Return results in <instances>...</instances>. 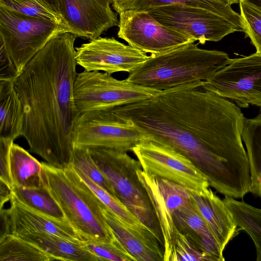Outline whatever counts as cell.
Returning a JSON list of instances; mask_svg holds the SVG:
<instances>
[{"instance_id":"1","label":"cell","mask_w":261,"mask_h":261,"mask_svg":"<svg viewBox=\"0 0 261 261\" xmlns=\"http://www.w3.org/2000/svg\"><path fill=\"white\" fill-rule=\"evenodd\" d=\"M77 37L68 32L51 39L14 82L23 108L21 136L29 150L60 169L72 163L73 131L80 114L73 95Z\"/></svg>"},{"instance_id":"2","label":"cell","mask_w":261,"mask_h":261,"mask_svg":"<svg viewBox=\"0 0 261 261\" xmlns=\"http://www.w3.org/2000/svg\"><path fill=\"white\" fill-rule=\"evenodd\" d=\"M195 81L161 90L152 98L175 122L237 172L249 163L242 143L245 117L231 100Z\"/></svg>"},{"instance_id":"3","label":"cell","mask_w":261,"mask_h":261,"mask_svg":"<svg viewBox=\"0 0 261 261\" xmlns=\"http://www.w3.org/2000/svg\"><path fill=\"white\" fill-rule=\"evenodd\" d=\"M111 111L120 119L132 122L148 137L170 145L187 156L215 189L223 187L231 178V168L172 119L152 98Z\"/></svg>"},{"instance_id":"4","label":"cell","mask_w":261,"mask_h":261,"mask_svg":"<svg viewBox=\"0 0 261 261\" xmlns=\"http://www.w3.org/2000/svg\"><path fill=\"white\" fill-rule=\"evenodd\" d=\"M232 60L225 52L202 49L191 43L151 54L126 80L161 91L195 81H206Z\"/></svg>"},{"instance_id":"5","label":"cell","mask_w":261,"mask_h":261,"mask_svg":"<svg viewBox=\"0 0 261 261\" xmlns=\"http://www.w3.org/2000/svg\"><path fill=\"white\" fill-rule=\"evenodd\" d=\"M44 185L67 221L83 237L98 242L117 239L106 221V205L77 173L72 165L64 169L41 162Z\"/></svg>"},{"instance_id":"6","label":"cell","mask_w":261,"mask_h":261,"mask_svg":"<svg viewBox=\"0 0 261 261\" xmlns=\"http://www.w3.org/2000/svg\"><path fill=\"white\" fill-rule=\"evenodd\" d=\"M98 168L106 177L122 203L164 247L157 219L148 195L140 181L137 171L140 162L125 151L99 147H87Z\"/></svg>"},{"instance_id":"7","label":"cell","mask_w":261,"mask_h":261,"mask_svg":"<svg viewBox=\"0 0 261 261\" xmlns=\"http://www.w3.org/2000/svg\"><path fill=\"white\" fill-rule=\"evenodd\" d=\"M68 32L65 23L26 15L0 6V40L19 73L51 39Z\"/></svg>"},{"instance_id":"8","label":"cell","mask_w":261,"mask_h":261,"mask_svg":"<svg viewBox=\"0 0 261 261\" xmlns=\"http://www.w3.org/2000/svg\"><path fill=\"white\" fill-rule=\"evenodd\" d=\"M160 91L99 71L77 73L73 84L74 101L80 114L146 100Z\"/></svg>"},{"instance_id":"9","label":"cell","mask_w":261,"mask_h":261,"mask_svg":"<svg viewBox=\"0 0 261 261\" xmlns=\"http://www.w3.org/2000/svg\"><path fill=\"white\" fill-rule=\"evenodd\" d=\"M147 137L132 122L120 119L108 109L80 114L74 126L73 142L74 147L127 152Z\"/></svg>"},{"instance_id":"10","label":"cell","mask_w":261,"mask_h":261,"mask_svg":"<svg viewBox=\"0 0 261 261\" xmlns=\"http://www.w3.org/2000/svg\"><path fill=\"white\" fill-rule=\"evenodd\" d=\"M132 151L142 170L195 191L209 187L207 178L185 155L172 147L147 137Z\"/></svg>"},{"instance_id":"11","label":"cell","mask_w":261,"mask_h":261,"mask_svg":"<svg viewBox=\"0 0 261 261\" xmlns=\"http://www.w3.org/2000/svg\"><path fill=\"white\" fill-rule=\"evenodd\" d=\"M205 88L242 108H261V55L232 59L206 81Z\"/></svg>"},{"instance_id":"12","label":"cell","mask_w":261,"mask_h":261,"mask_svg":"<svg viewBox=\"0 0 261 261\" xmlns=\"http://www.w3.org/2000/svg\"><path fill=\"white\" fill-rule=\"evenodd\" d=\"M162 24L189 36L201 44L218 42L227 35L239 31L221 16L204 9L173 4L147 10Z\"/></svg>"},{"instance_id":"13","label":"cell","mask_w":261,"mask_h":261,"mask_svg":"<svg viewBox=\"0 0 261 261\" xmlns=\"http://www.w3.org/2000/svg\"><path fill=\"white\" fill-rule=\"evenodd\" d=\"M118 14V37L146 54H161L196 41L162 24L146 11L127 10Z\"/></svg>"},{"instance_id":"14","label":"cell","mask_w":261,"mask_h":261,"mask_svg":"<svg viewBox=\"0 0 261 261\" xmlns=\"http://www.w3.org/2000/svg\"><path fill=\"white\" fill-rule=\"evenodd\" d=\"M77 65L87 71H102L109 74L130 72L148 58L146 53L113 37L100 36L76 47Z\"/></svg>"},{"instance_id":"15","label":"cell","mask_w":261,"mask_h":261,"mask_svg":"<svg viewBox=\"0 0 261 261\" xmlns=\"http://www.w3.org/2000/svg\"><path fill=\"white\" fill-rule=\"evenodd\" d=\"M9 208L0 210V240L7 235L41 234L81 244L84 237L67 221L51 218L22 204L12 195Z\"/></svg>"},{"instance_id":"16","label":"cell","mask_w":261,"mask_h":261,"mask_svg":"<svg viewBox=\"0 0 261 261\" xmlns=\"http://www.w3.org/2000/svg\"><path fill=\"white\" fill-rule=\"evenodd\" d=\"M157 219L164 243V254L171 247L177 231L173 221L174 212L190 199L189 189L159 177L137 171Z\"/></svg>"},{"instance_id":"17","label":"cell","mask_w":261,"mask_h":261,"mask_svg":"<svg viewBox=\"0 0 261 261\" xmlns=\"http://www.w3.org/2000/svg\"><path fill=\"white\" fill-rule=\"evenodd\" d=\"M112 3V0H59V12L70 32L91 40L118 25Z\"/></svg>"},{"instance_id":"18","label":"cell","mask_w":261,"mask_h":261,"mask_svg":"<svg viewBox=\"0 0 261 261\" xmlns=\"http://www.w3.org/2000/svg\"><path fill=\"white\" fill-rule=\"evenodd\" d=\"M190 200L211 230L223 251L236 234L238 226L223 200L209 187L201 191L189 190Z\"/></svg>"},{"instance_id":"19","label":"cell","mask_w":261,"mask_h":261,"mask_svg":"<svg viewBox=\"0 0 261 261\" xmlns=\"http://www.w3.org/2000/svg\"><path fill=\"white\" fill-rule=\"evenodd\" d=\"M177 229L198 250L215 261H224L223 251L208 226L190 199L173 214Z\"/></svg>"},{"instance_id":"20","label":"cell","mask_w":261,"mask_h":261,"mask_svg":"<svg viewBox=\"0 0 261 261\" xmlns=\"http://www.w3.org/2000/svg\"><path fill=\"white\" fill-rule=\"evenodd\" d=\"M102 212L116 238L136 261L163 260L164 250L152 234L142 233L128 227L106 205Z\"/></svg>"},{"instance_id":"21","label":"cell","mask_w":261,"mask_h":261,"mask_svg":"<svg viewBox=\"0 0 261 261\" xmlns=\"http://www.w3.org/2000/svg\"><path fill=\"white\" fill-rule=\"evenodd\" d=\"M181 4L206 9L226 19L239 31H244L241 16L231 5L219 0H112V6L119 14L127 10L146 11L161 6Z\"/></svg>"},{"instance_id":"22","label":"cell","mask_w":261,"mask_h":261,"mask_svg":"<svg viewBox=\"0 0 261 261\" xmlns=\"http://www.w3.org/2000/svg\"><path fill=\"white\" fill-rule=\"evenodd\" d=\"M24 112L14 82L0 81V138L14 140L22 135Z\"/></svg>"},{"instance_id":"23","label":"cell","mask_w":261,"mask_h":261,"mask_svg":"<svg viewBox=\"0 0 261 261\" xmlns=\"http://www.w3.org/2000/svg\"><path fill=\"white\" fill-rule=\"evenodd\" d=\"M10 171L13 186L24 188L44 186L41 162L15 143L10 150Z\"/></svg>"},{"instance_id":"24","label":"cell","mask_w":261,"mask_h":261,"mask_svg":"<svg viewBox=\"0 0 261 261\" xmlns=\"http://www.w3.org/2000/svg\"><path fill=\"white\" fill-rule=\"evenodd\" d=\"M35 244L52 255L56 260L100 261L81 244L48 234L15 235Z\"/></svg>"},{"instance_id":"25","label":"cell","mask_w":261,"mask_h":261,"mask_svg":"<svg viewBox=\"0 0 261 261\" xmlns=\"http://www.w3.org/2000/svg\"><path fill=\"white\" fill-rule=\"evenodd\" d=\"M242 138L250 166V192L261 198V114L253 118H245Z\"/></svg>"},{"instance_id":"26","label":"cell","mask_w":261,"mask_h":261,"mask_svg":"<svg viewBox=\"0 0 261 261\" xmlns=\"http://www.w3.org/2000/svg\"><path fill=\"white\" fill-rule=\"evenodd\" d=\"M223 200L238 227L245 230L252 239L256 248V260L261 261V208L227 196Z\"/></svg>"},{"instance_id":"27","label":"cell","mask_w":261,"mask_h":261,"mask_svg":"<svg viewBox=\"0 0 261 261\" xmlns=\"http://www.w3.org/2000/svg\"><path fill=\"white\" fill-rule=\"evenodd\" d=\"M41 247L18 236L9 234L0 240V261H53Z\"/></svg>"},{"instance_id":"28","label":"cell","mask_w":261,"mask_h":261,"mask_svg":"<svg viewBox=\"0 0 261 261\" xmlns=\"http://www.w3.org/2000/svg\"><path fill=\"white\" fill-rule=\"evenodd\" d=\"M12 195L25 205L51 218L66 220L59 204L47 188H24L13 186Z\"/></svg>"},{"instance_id":"29","label":"cell","mask_w":261,"mask_h":261,"mask_svg":"<svg viewBox=\"0 0 261 261\" xmlns=\"http://www.w3.org/2000/svg\"><path fill=\"white\" fill-rule=\"evenodd\" d=\"M72 166L77 173L95 194L96 196L122 222L131 228L139 232L152 234L147 228L122 203L94 182L80 169L73 165Z\"/></svg>"},{"instance_id":"30","label":"cell","mask_w":261,"mask_h":261,"mask_svg":"<svg viewBox=\"0 0 261 261\" xmlns=\"http://www.w3.org/2000/svg\"><path fill=\"white\" fill-rule=\"evenodd\" d=\"M0 6L26 15L65 23L44 0H0Z\"/></svg>"},{"instance_id":"31","label":"cell","mask_w":261,"mask_h":261,"mask_svg":"<svg viewBox=\"0 0 261 261\" xmlns=\"http://www.w3.org/2000/svg\"><path fill=\"white\" fill-rule=\"evenodd\" d=\"M72 164L82 170L94 182L116 198L113 187L92 159L87 147H74Z\"/></svg>"},{"instance_id":"32","label":"cell","mask_w":261,"mask_h":261,"mask_svg":"<svg viewBox=\"0 0 261 261\" xmlns=\"http://www.w3.org/2000/svg\"><path fill=\"white\" fill-rule=\"evenodd\" d=\"M83 237L82 246L100 261H136L117 239L111 242H98Z\"/></svg>"},{"instance_id":"33","label":"cell","mask_w":261,"mask_h":261,"mask_svg":"<svg viewBox=\"0 0 261 261\" xmlns=\"http://www.w3.org/2000/svg\"><path fill=\"white\" fill-rule=\"evenodd\" d=\"M164 261L212 260L205 253L196 248L178 230L169 250L164 254Z\"/></svg>"},{"instance_id":"34","label":"cell","mask_w":261,"mask_h":261,"mask_svg":"<svg viewBox=\"0 0 261 261\" xmlns=\"http://www.w3.org/2000/svg\"><path fill=\"white\" fill-rule=\"evenodd\" d=\"M240 15L243 20L244 32L261 55V8L245 1H239Z\"/></svg>"},{"instance_id":"35","label":"cell","mask_w":261,"mask_h":261,"mask_svg":"<svg viewBox=\"0 0 261 261\" xmlns=\"http://www.w3.org/2000/svg\"><path fill=\"white\" fill-rule=\"evenodd\" d=\"M14 140L0 138V180L11 190L13 183L10 171V150Z\"/></svg>"},{"instance_id":"36","label":"cell","mask_w":261,"mask_h":261,"mask_svg":"<svg viewBox=\"0 0 261 261\" xmlns=\"http://www.w3.org/2000/svg\"><path fill=\"white\" fill-rule=\"evenodd\" d=\"M0 52V81H10L14 82L20 73L1 40Z\"/></svg>"},{"instance_id":"37","label":"cell","mask_w":261,"mask_h":261,"mask_svg":"<svg viewBox=\"0 0 261 261\" xmlns=\"http://www.w3.org/2000/svg\"><path fill=\"white\" fill-rule=\"evenodd\" d=\"M12 196V190L3 181L0 180V210L3 208L4 204L10 201Z\"/></svg>"},{"instance_id":"38","label":"cell","mask_w":261,"mask_h":261,"mask_svg":"<svg viewBox=\"0 0 261 261\" xmlns=\"http://www.w3.org/2000/svg\"><path fill=\"white\" fill-rule=\"evenodd\" d=\"M44 1L46 2H47L56 12L60 14L59 0H44Z\"/></svg>"},{"instance_id":"39","label":"cell","mask_w":261,"mask_h":261,"mask_svg":"<svg viewBox=\"0 0 261 261\" xmlns=\"http://www.w3.org/2000/svg\"><path fill=\"white\" fill-rule=\"evenodd\" d=\"M240 0H239V1ZM252 5L261 8V0H243Z\"/></svg>"},{"instance_id":"40","label":"cell","mask_w":261,"mask_h":261,"mask_svg":"<svg viewBox=\"0 0 261 261\" xmlns=\"http://www.w3.org/2000/svg\"><path fill=\"white\" fill-rule=\"evenodd\" d=\"M220 1H222L223 2H224L226 4H229L231 5L232 4H239V0H219Z\"/></svg>"}]
</instances>
